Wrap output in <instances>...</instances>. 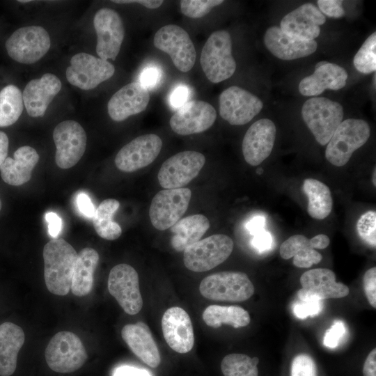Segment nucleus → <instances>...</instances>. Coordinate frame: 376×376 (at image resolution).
Wrapping results in <instances>:
<instances>
[{
	"label": "nucleus",
	"mask_w": 376,
	"mask_h": 376,
	"mask_svg": "<svg viewBox=\"0 0 376 376\" xmlns=\"http://www.w3.org/2000/svg\"><path fill=\"white\" fill-rule=\"evenodd\" d=\"M77 258L75 249L63 238H54L45 245L44 277L51 293L64 296L70 292Z\"/></svg>",
	"instance_id": "obj_1"
},
{
	"label": "nucleus",
	"mask_w": 376,
	"mask_h": 376,
	"mask_svg": "<svg viewBox=\"0 0 376 376\" xmlns=\"http://www.w3.org/2000/svg\"><path fill=\"white\" fill-rule=\"evenodd\" d=\"M200 63L209 81L217 84L230 78L236 70L232 55V40L225 30L213 32L201 52Z\"/></svg>",
	"instance_id": "obj_2"
},
{
	"label": "nucleus",
	"mask_w": 376,
	"mask_h": 376,
	"mask_svg": "<svg viewBox=\"0 0 376 376\" xmlns=\"http://www.w3.org/2000/svg\"><path fill=\"white\" fill-rule=\"evenodd\" d=\"M301 116L317 142L324 146L343 121L344 111L338 102L315 97L304 102Z\"/></svg>",
	"instance_id": "obj_3"
},
{
	"label": "nucleus",
	"mask_w": 376,
	"mask_h": 376,
	"mask_svg": "<svg viewBox=\"0 0 376 376\" xmlns=\"http://www.w3.org/2000/svg\"><path fill=\"white\" fill-rule=\"evenodd\" d=\"M370 136V127L361 119L343 120L333 134L325 150L326 159L336 166L345 165L353 152L363 146Z\"/></svg>",
	"instance_id": "obj_4"
},
{
	"label": "nucleus",
	"mask_w": 376,
	"mask_h": 376,
	"mask_svg": "<svg viewBox=\"0 0 376 376\" xmlns=\"http://www.w3.org/2000/svg\"><path fill=\"white\" fill-rule=\"evenodd\" d=\"M233 246V241L228 235H212L187 246L184 250L183 262L191 271H209L227 260Z\"/></svg>",
	"instance_id": "obj_5"
},
{
	"label": "nucleus",
	"mask_w": 376,
	"mask_h": 376,
	"mask_svg": "<svg viewBox=\"0 0 376 376\" xmlns=\"http://www.w3.org/2000/svg\"><path fill=\"white\" fill-rule=\"evenodd\" d=\"M199 291L202 296L211 300L240 302L249 299L255 288L244 272H221L204 278Z\"/></svg>",
	"instance_id": "obj_6"
},
{
	"label": "nucleus",
	"mask_w": 376,
	"mask_h": 376,
	"mask_svg": "<svg viewBox=\"0 0 376 376\" xmlns=\"http://www.w3.org/2000/svg\"><path fill=\"white\" fill-rule=\"evenodd\" d=\"M46 362L54 371L70 373L80 368L87 359L86 348L75 334L63 331L56 334L45 352Z\"/></svg>",
	"instance_id": "obj_7"
},
{
	"label": "nucleus",
	"mask_w": 376,
	"mask_h": 376,
	"mask_svg": "<svg viewBox=\"0 0 376 376\" xmlns=\"http://www.w3.org/2000/svg\"><path fill=\"white\" fill-rule=\"evenodd\" d=\"M50 45L47 31L36 25L18 29L6 42L9 56L24 64H32L39 61L47 53Z\"/></svg>",
	"instance_id": "obj_8"
},
{
	"label": "nucleus",
	"mask_w": 376,
	"mask_h": 376,
	"mask_svg": "<svg viewBox=\"0 0 376 376\" xmlns=\"http://www.w3.org/2000/svg\"><path fill=\"white\" fill-rule=\"evenodd\" d=\"M191 197L188 188L164 189L153 197L149 208L152 225L164 230L178 221L187 211Z\"/></svg>",
	"instance_id": "obj_9"
},
{
	"label": "nucleus",
	"mask_w": 376,
	"mask_h": 376,
	"mask_svg": "<svg viewBox=\"0 0 376 376\" xmlns=\"http://www.w3.org/2000/svg\"><path fill=\"white\" fill-rule=\"evenodd\" d=\"M155 47L168 54L174 65L181 72H187L194 65L196 53L187 32L175 24L160 28L154 36Z\"/></svg>",
	"instance_id": "obj_10"
},
{
	"label": "nucleus",
	"mask_w": 376,
	"mask_h": 376,
	"mask_svg": "<svg viewBox=\"0 0 376 376\" xmlns=\"http://www.w3.org/2000/svg\"><path fill=\"white\" fill-rule=\"evenodd\" d=\"M205 163V156L196 151L180 152L164 162L157 174L164 189L182 188L200 173Z\"/></svg>",
	"instance_id": "obj_11"
},
{
	"label": "nucleus",
	"mask_w": 376,
	"mask_h": 376,
	"mask_svg": "<svg viewBox=\"0 0 376 376\" xmlns=\"http://www.w3.org/2000/svg\"><path fill=\"white\" fill-rule=\"evenodd\" d=\"M114 72V66L108 61L81 52L71 58L65 75L72 85L91 90L111 78Z\"/></svg>",
	"instance_id": "obj_12"
},
{
	"label": "nucleus",
	"mask_w": 376,
	"mask_h": 376,
	"mask_svg": "<svg viewBox=\"0 0 376 376\" xmlns=\"http://www.w3.org/2000/svg\"><path fill=\"white\" fill-rule=\"evenodd\" d=\"M53 139L56 148L55 161L61 169L74 166L86 150V134L75 120H67L58 124L53 132Z\"/></svg>",
	"instance_id": "obj_13"
},
{
	"label": "nucleus",
	"mask_w": 376,
	"mask_h": 376,
	"mask_svg": "<svg viewBox=\"0 0 376 376\" xmlns=\"http://www.w3.org/2000/svg\"><path fill=\"white\" fill-rule=\"evenodd\" d=\"M108 290L123 311L129 315L138 313L143 306L139 290V276L135 269L127 264H119L110 271Z\"/></svg>",
	"instance_id": "obj_14"
},
{
	"label": "nucleus",
	"mask_w": 376,
	"mask_h": 376,
	"mask_svg": "<svg viewBox=\"0 0 376 376\" xmlns=\"http://www.w3.org/2000/svg\"><path fill=\"white\" fill-rule=\"evenodd\" d=\"M219 113L232 125L250 122L263 109V102L251 93L233 86L219 95Z\"/></svg>",
	"instance_id": "obj_15"
},
{
	"label": "nucleus",
	"mask_w": 376,
	"mask_h": 376,
	"mask_svg": "<svg viewBox=\"0 0 376 376\" xmlns=\"http://www.w3.org/2000/svg\"><path fill=\"white\" fill-rule=\"evenodd\" d=\"M93 25L97 34L96 52L98 56L103 60L114 61L125 36L120 16L111 8H103L95 13Z\"/></svg>",
	"instance_id": "obj_16"
},
{
	"label": "nucleus",
	"mask_w": 376,
	"mask_h": 376,
	"mask_svg": "<svg viewBox=\"0 0 376 376\" xmlns=\"http://www.w3.org/2000/svg\"><path fill=\"white\" fill-rule=\"evenodd\" d=\"M162 146L161 138L155 134L139 136L124 146L115 157L116 166L131 173L144 168L159 155Z\"/></svg>",
	"instance_id": "obj_17"
},
{
	"label": "nucleus",
	"mask_w": 376,
	"mask_h": 376,
	"mask_svg": "<svg viewBox=\"0 0 376 376\" xmlns=\"http://www.w3.org/2000/svg\"><path fill=\"white\" fill-rule=\"evenodd\" d=\"M217 118L215 109L208 102L194 100L187 102L171 116L172 130L180 135L203 132L210 128Z\"/></svg>",
	"instance_id": "obj_18"
},
{
	"label": "nucleus",
	"mask_w": 376,
	"mask_h": 376,
	"mask_svg": "<svg viewBox=\"0 0 376 376\" xmlns=\"http://www.w3.org/2000/svg\"><path fill=\"white\" fill-rule=\"evenodd\" d=\"M276 129L269 119L263 118L253 123L242 141V153L245 161L251 166L261 164L271 154Z\"/></svg>",
	"instance_id": "obj_19"
},
{
	"label": "nucleus",
	"mask_w": 376,
	"mask_h": 376,
	"mask_svg": "<svg viewBox=\"0 0 376 376\" xmlns=\"http://www.w3.org/2000/svg\"><path fill=\"white\" fill-rule=\"evenodd\" d=\"M164 338L175 352L187 353L194 347V335L191 318L182 308H168L162 319Z\"/></svg>",
	"instance_id": "obj_20"
},
{
	"label": "nucleus",
	"mask_w": 376,
	"mask_h": 376,
	"mask_svg": "<svg viewBox=\"0 0 376 376\" xmlns=\"http://www.w3.org/2000/svg\"><path fill=\"white\" fill-rule=\"evenodd\" d=\"M325 16L313 4L306 3L285 15L280 29L285 33L304 40H313L320 33Z\"/></svg>",
	"instance_id": "obj_21"
},
{
	"label": "nucleus",
	"mask_w": 376,
	"mask_h": 376,
	"mask_svg": "<svg viewBox=\"0 0 376 376\" xmlns=\"http://www.w3.org/2000/svg\"><path fill=\"white\" fill-rule=\"evenodd\" d=\"M150 101L148 90L139 81L131 82L116 92L107 104L108 113L120 122L143 111Z\"/></svg>",
	"instance_id": "obj_22"
},
{
	"label": "nucleus",
	"mask_w": 376,
	"mask_h": 376,
	"mask_svg": "<svg viewBox=\"0 0 376 376\" xmlns=\"http://www.w3.org/2000/svg\"><path fill=\"white\" fill-rule=\"evenodd\" d=\"M61 86L60 79L50 73L30 81L22 93L23 102L28 114L34 118L43 116Z\"/></svg>",
	"instance_id": "obj_23"
},
{
	"label": "nucleus",
	"mask_w": 376,
	"mask_h": 376,
	"mask_svg": "<svg viewBox=\"0 0 376 376\" xmlns=\"http://www.w3.org/2000/svg\"><path fill=\"white\" fill-rule=\"evenodd\" d=\"M267 49L282 60H294L308 56L318 47L315 40H304L284 33L279 27L271 26L265 32Z\"/></svg>",
	"instance_id": "obj_24"
},
{
	"label": "nucleus",
	"mask_w": 376,
	"mask_h": 376,
	"mask_svg": "<svg viewBox=\"0 0 376 376\" xmlns=\"http://www.w3.org/2000/svg\"><path fill=\"white\" fill-rule=\"evenodd\" d=\"M346 70L337 64L321 61L317 63L314 72L301 79L299 91L304 96H317L326 89L339 90L347 82Z\"/></svg>",
	"instance_id": "obj_25"
},
{
	"label": "nucleus",
	"mask_w": 376,
	"mask_h": 376,
	"mask_svg": "<svg viewBox=\"0 0 376 376\" xmlns=\"http://www.w3.org/2000/svg\"><path fill=\"white\" fill-rule=\"evenodd\" d=\"M301 289L306 295L319 300L342 298L349 292V288L336 281L334 272L327 268H316L305 272L300 277Z\"/></svg>",
	"instance_id": "obj_26"
},
{
	"label": "nucleus",
	"mask_w": 376,
	"mask_h": 376,
	"mask_svg": "<svg viewBox=\"0 0 376 376\" xmlns=\"http://www.w3.org/2000/svg\"><path fill=\"white\" fill-rule=\"evenodd\" d=\"M121 336L132 352L151 368L161 362L160 354L149 327L144 322L127 324L121 330Z\"/></svg>",
	"instance_id": "obj_27"
},
{
	"label": "nucleus",
	"mask_w": 376,
	"mask_h": 376,
	"mask_svg": "<svg viewBox=\"0 0 376 376\" xmlns=\"http://www.w3.org/2000/svg\"><path fill=\"white\" fill-rule=\"evenodd\" d=\"M39 161L36 150L28 146L19 148L13 158L6 157L0 166L3 180L13 186H19L27 182L31 172Z\"/></svg>",
	"instance_id": "obj_28"
},
{
	"label": "nucleus",
	"mask_w": 376,
	"mask_h": 376,
	"mask_svg": "<svg viewBox=\"0 0 376 376\" xmlns=\"http://www.w3.org/2000/svg\"><path fill=\"white\" fill-rule=\"evenodd\" d=\"M24 340V332L19 326L10 322L0 325V376L14 373Z\"/></svg>",
	"instance_id": "obj_29"
},
{
	"label": "nucleus",
	"mask_w": 376,
	"mask_h": 376,
	"mask_svg": "<svg viewBox=\"0 0 376 376\" xmlns=\"http://www.w3.org/2000/svg\"><path fill=\"white\" fill-rule=\"evenodd\" d=\"M208 219L203 214H192L180 219L173 226L171 244L177 251L184 250L198 242L210 228Z\"/></svg>",
	"instance_id": "obj_30"
},
{
	"label": "nucleus",
	"mask_w": 376,
	"mask_h": 376,
	"mask_svg": "<svg viewBox=\"0 0 376 376\" xmlns=\"http://www.w3.org/2000/svg\"><path fill=\"white\" fill-rule=\"evenodd\" d=\"M98 262L99 254L93 248H84L77 253L71 285L73 295L84 297L91 291Z\"/></svg>",
	"instance_id": "obj_31"
},
{
	"label": "nucleus",
	"mask_w": 376,
	"mask_h": 376,
	"mask_svg": "<svg viewBox=\"0 0 376 376\" xmlns=\"http://www.w3.org/2000/svg\"><path fill=\"white\" fill-rule=\"evenodd\" d=\"M280 256L287 260L293 257V264L297 267L307 268L319 263L322 256L314 249L312 239L302 235H295L280 246Z\"/></svg>",
	"instance_id": "obj_32"
},
{
	"label": "nucleus",
	"mask_w": 376,
	"mask_h": 376,
	"mask_svg": "<svg viewBox=\"0 0 376 376\" xmlns=\"http://www.w3.org/2000/svg\"><path fill=\"white\" fill-rule=\"evenodd\" d=\"M302 189L308 198V214L320 220L328 217L333 208V198L329 188L318 180L307 178L304 181Z\"/></svg>",
	"instance_id": "obj_33"
},
{
	"label": "nucleus",
	"mask_w": 376,
	"mask_h": 376,
	"mask_svg": "<svg viewBox=\"0 0 376 376\" xmlns=\"http://www.w3.org/2000/svg\"><path fill=\"white\" fill-rule=\"evenodd\" d=\"M203 320L211 327L218 328L226 324L239 328L248 325L251 321L249 313L237 306H208L203 311Z\"/></svg>",
	"instance_id": "obj_34"
},
{
	"label": "nucleus",
	"mask_w": 376,
	"mask_h": 376,
	"mask_svg": "<svg viewBox=\"0 0 376 376\" xmlns=\"http://www.w3.org/2000/svg\"><path fill=\"white\" fill-rule=\"evenodd\" d=\"M119 207L118 201L107 198L102 201L95 209L92 221L94 228L100 237L114 240L121 235L120 226L113 220V217Z\"/></svg>",
	"instance_id": "obj_35"
},
{
	"label": "nucleus",
	"mask_w": 376,
	"mask_h": 376,
	"mask_svg": "<svg viewBox=\"0 0 376 376\" xmlns=\"http://www.w3.org/2000/svg\"><path fill=\"white\" fill-rule=\"evenodd\" d=\"M21 91L14 85H8L0 91V127L14 124L23 111Z\"/></svg>",
	"instance_id": "obj_36"
},
{
	"label": "nucleus",
	"mask_w": 376,
	"mask_h": 376,
	"mask_svg": "<svg viewBox=\"0 0 376 376\" xmlns=\"http://www.w3.org/2000/svg\"><path fill=\"white\" fill-rule=\"evenodd\" d=\"M258 357L244 354H230L224 357L221 369L224 376H258Z\"/></svg>",
	"instance_id": "obj_37"
},
{
	"label": "nucleus",
	"mask_w": 376,
	"mask_h": 376,
	"mask_svg": "<svg viewBox=\"0 0 376 376\" xmlns=\"http://www.w3.org/2000/svg\"><path fill=\"white\" fill-rule=\"evenodd\" d=\"M355 68L363 74L376 70V33H372L363 42L353 60Z\"/></svg>",
	"instance_id": "obj_38"
},
{
	"label": "nucleus",
	"mask_w": 376,
	"mask_h": 376,
	"mask_svg": "<svg viewBox=\"0 0 376 376\" xmlns=\"http://www.w3.org/2000/svg\"><path fill=\"white\" fill-rule=\"evenodd\" d=\"M223 2L222 0H183L180 1V10L187 17L200 18L209 13L212 8Z\"/></svg>",
	"instance_id": "obj_39"
},
{
	"label": "nucleus",
	"mask_w": 376,
	"mask_h": 376,
	"mask_svg": "<svg viewBox=\"0 0 376 376\" xmlns=\"http://www.w3.org/2000/svg\"><path fill=\"white\" fill-rule=\"evenodd\" d=\"M357 230L361 239L368 245H376V212L369 210L363 214L357 223Z\"/></svg>",
	"instance_id": "obj_40"
},
{
	"label": "nucleus",
	"mask_w": 376,
	"mask_h": 376,
	"mask_svg": "<svg viewBox=\"0 0 376 376\" xmlns=\"http://www.w3.org/2000/svg\"><path fill=\"white\" fill-rule=\"evenodd\" d=\"M299 302L294 306V313L300 319L318 314L322 310L321 300L305 294L301 289L297 292Z\"/></svg>",
	"instance_id": "obj_41"
},
{
	"label": "nucleus",
	"mask_w": 376,
	"mask_h": 376,
	"mask_svg": "<svg viewBox=\"0 0 376 376\" xmlns=\"http://www.w3.org/2000/svg\"><path fill=\"white\" fill-rule=\"evenodd\" d=\"M291 376H318L313 359L306 354H299L292 360Z\"/></svg>",
	"instance_id": "obj_42"
},
{
	"label": "nucleus",
	"mask_w": 376,
	"mask_h": 376,
	"mask_svg": "<svg viewBox=\"0 0 376 376\" xmlns=\"http://www.w3.org/2000/svg\"><path fill=\"white\" fill-rule=\"evenodd\" d=\"M366 297L372 307L376 308V267L367 270L363 278Z\"/></svg>",
	"instance_id": "obj_43"
},
{
	"label": "nucleus",
	"mask_w": 376,
	"mask_h": 376,
	"mask_svg": "<svg viewBox=\"0 0 376 376\" xmlns=\"http://www.w3.org/2000/svg\"><path fill=\"white\" fill-rule=\"evenodd\" d=\"M345 333V327L344 324L341 321L335 322L324 334V345L330 348L336 347Z\"/></svg>",
	"instance_id": "obj_44"
},
{
	"label": "nucleus",
	"mask_w": 376,
	"mask_h": 376,
	"mask_svg": "<svg viewBox=\"0 0 376 376\" xmlns=\"http://www.w3.org/2000/svg\"><path fill=\"white\" fill-rule=\"evenodd\" d=\"M320 12L326 15L340 18L345 15V12L342 6V1L339 0H318L317 1Z\"/></svg>",
	"instance_id": "obj_45"
},
{
	"label": "nucleus",
	"mask_w": 376,
	"mask_h": 376,
	"mask_svg": "<svg viewBox=\"0 0 376 376\" xmlns=\"http://www.w3.org/2000/svg\"><path fill=\"white\" fill-rule=\"evenodd\" d=\"M160 78V70L155 66H148L141 72L139 82L148 90V88H153Z\"/></svg>",
	"instance_id": "obj_46"
},
{
	"label": "nucleus",
	"mask_w": 376,
	"mask_h": 376,
	"mask_svg": "<svg viewBox=\"0 0 376 376\" xmlns=\"http://www.w3.org/2000/svg\"><path fill=\"white\" fill-rule=\"evenodd\" d=\"M191 94L189 88L180 85L176 86L171 93L170 104L173 108L179 109L188 102Z\"/></svg>",
	"instance_id": "obj_47"
},
{
	"label": "nucleus",
	"mask_w": 376,
	"mask_h": 376,
	"mask_svg": "<svg viewBox=\"0 0 376 376\" xmlns=\"http://www.w3.org/2000/svg\"><path fill=\"white\" fill-rule=\"evenodd\" d=\"M76 204L80 213L84 217L92 219L95 209L90 198L85 193L81 192L76 197Z\"/></svg>",
	"instance_id": "obj_48"
},
{
	"label": "nucleus",
	"mask_w": 376,
	"mask_h": 376,
	"mask_svg": "<svg viewBox=\"0 0 376 376\" xmlns=\"http://www.w3.org/2000/svg\"><path fill=\"white\" fill-rule=\"evenodd\" d=\"M272 242L271 234L263 229L254 235L251 244L259 251H264L271 248Z\"/></svg>",
	"instance_id": "obj_49"
},
{
	"label": "nucleus",
	"mask_w": 376,
	"mask_h": 376,
	"mask_svg": "<svg viewBox=\"0 0 376 376\" xmlns=\"http://www.w3.org/2000/svg\"><path fill=\"white\" fill-rule=\"evenodd\" d=\"M112 376H152L150 371L134 366L123 365L116 368Z\"/></svg>",
	"instance_id": "obj_50"
},
{
	"label": "nucleus",
	"mask_w": 376,
	"mask_h": 376,
	"mask_svg": "<svg viewBox=\"0 0 376 376\" xmlns=\"http://www.w3.org/2000/svg\"><path fill=\"white\" fill-rule=\"evenodd\" d=\"M45 219L48 225V233L54 238H56L60 234L62 228L61 217L53 212L46 214Z\"/></svg>",
	"instance_id": "obj_51"
},
{
	"label": "nucleus",
	"mask_w": 376,
	"mask_h": 376,
	"mask_svg": "<svg viewBox=\"0 0 376 376\" xmlns=\"http://www.w3.org/2000/svg\"><path fill=\"white\" fill-rule=\"evenodd\" d=\"M363 376H376V350L374 348L366 359L363 368Z\"/></svg>",
	"instance_id": "obj_52"
},
{
	"label": "nucleus",
	"mask_w": 376,
	"mask_h": 376,
	"mask_svg": "<svg viewBox=\"0 0 376 376\" xmlns=\"http://www.w3.org/2000/svg\"><path fill=\"white\" fill-rule=\"evenodd\" d=\"M265 224V217L261 215H258L253 217L247 222L246 228L251 235H254L258 232L264 229Z\"/></svg>",
	"instance_id": "obj_53"
},
{
	"label": "nucleus",
	"mask_w": 376,
	"mask_h": 376,
	"mask_svg": "<svg viewBox=\"0 0 376 376\" xmlns=\"http://www.w3.org/2000/svg\"><path fill=\"white\" fill-rule=\"evenodd\" d=\"M114 3H139L147 8L154 9L159 7L163 1H156V0H136V1H130V0H120V1H112Z\"/></svg>",
	"instance_id": "obj_54"
},
{
	"label": "nucleus",
	"mask_w": 376,
	"mask_h": 376,
	"mask_svg": "<svg viewBox=\"0 0 376 376\" xmlns=\"http://www.w3.org/2000/svg\"><path fill=\"white\" fill-rule=\"evenodd\" d=\"M9 141L8 136L0 131V166L7 157Z\"/></svg>",
	"instance_id": "obj_55"
},
{
	"label": "nucleus",
	"mask_w": 376,
	"mask_h": 376,
	"mask_svg": "<svg viewBox=\"0 0 376 376\" xmlns=\"http://www.w3.org/2000/svg\"><path fill=\"white\" fill-rule=\"evenodd\" d=\"M311 239L313 242L314 249H325L329 246L330 243L329 237L324 234L317 235Z\"/></svg>",
	"instance_id": "obj_56"
},
{
	"label": "nucleus",
	"mask_w": 376,
	"mask_h": 376,
	"mask_svg": "<svg viewBox=\"0 0 376 376\" xmlns=\"http://www.w3.org/2000/svg\"><path fill=\"white\" fill-rule=\"evenodd\" d=\"M373 182L374 183V185L375 186L376 185V180H375V173H376V171L375 169L374 170V172H373Z\"/></svg>",
	"instance_id": "obj_57"
},
{
	"label": "nucleus",
	"mask_w": 376,
	"mask_h": 376,
	"mask_svg": "<svg viewBox=\"0 0 376 376\" xmlns=\"http://www.w3.org/2000/svg\"><path fill=\"white\" fill-rule=\"evenodd\" d=\"M1 207H2V204H1V200H0V210H1Z\"/></svg>",
	"instance_id": "obj_58"
}]
</instances>
